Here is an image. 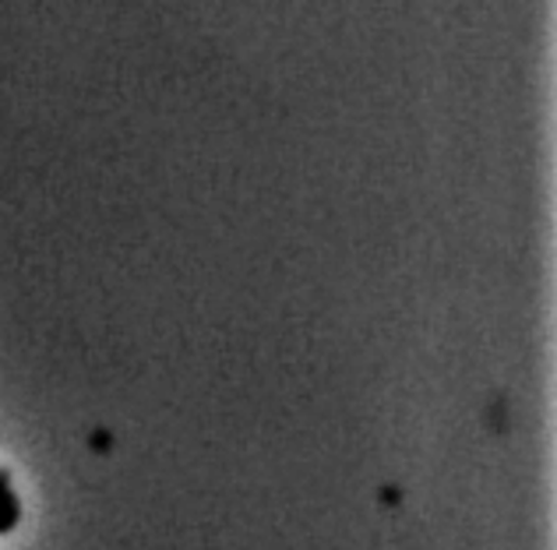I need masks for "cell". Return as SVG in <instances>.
I'll list each match as a JSON object with an SVG mask.
<instances>
[{
	"label": "cell",
	"instance_id": "6da1fadb",
	"mask_svg": "<svg viewBox=\"0 0 557 550\" xmlns=\"http://www.w3.org/2000/svg\"><path fill=\"white\" fill-rule=\"evenodd\" d=\"M18 518H22V501H18V495H14L8 476L0 473V537L18 526Z\"/></svg>",
	"mask_w": 557,
	"mask_h": 550
}]
</instances>
